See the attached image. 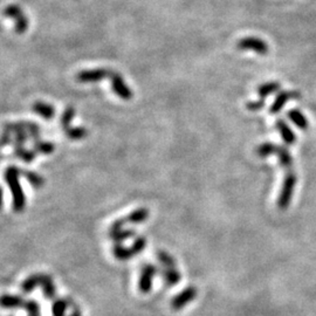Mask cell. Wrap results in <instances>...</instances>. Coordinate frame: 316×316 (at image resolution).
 Instances as JSON below:
<instances>
[{"label": "cell", "instance_id": "1", "mask_svg": "<svg viewBox=\"0 0 316 316\" xmlns=\"http://www.w3.org/2000/svg\"><path fill=\"white\" fill-rule=\"evenodd\" d=\"M21 175V171L17 168H9L5 172V180L9 184V187L12 192L13 197V210L15 212H21L25 209L26 198L22 191V187L19 183V176Z\"/></svg>", "mask_w": 316, "mask_h": 316}, {"label": "cell", "instance_id": "2", "mask_svg": "<svg viewBox=\"0 0 316 316\" xmlns=\"http://www.w3.org/2000/svg\"><path fill=\"white\" fill-rule=\"evenodd\" d=\"M296 182H298V177L294 171H288L287 175L285 176V179L282 182V187H281L279 198H277V206L281 210L288 209L291 205L293 195H294V190L296 186Z\"/></svg>", "mask_w": 316, "mask_h": 316}, {"label": "cell", "instance_id": "3", "mask_svg": "<svg viewBox=\"0 0 316 316\" xmlns=\"http://www.w3.org/2000/svg\"><path fill=\"white\" fill-rule=\"evenodd\" d=\"M237 47L240 51H253L259 55H266L269 52L268 44L257 37H246L238 41Z\"/></svg>", "mask_w": 316, "mask_h": 316}, {"label": "cell", "instance_id": "4", "mask_svg": "<svg viewBox=\"0 0 316 316\" xmlns=\"http://www.w3.org/2000/svg\"><path fill=\"white\" fill-rule=\"evenodd\" d=\"M158 273V268L151 264H146L142 267L140 280H138V290L143 294L151 292L153 285V277Z\"/></svg>", "mask_w": 316, "mask_h": 316}, {"label": "cell", "instance_id": "5", "mask_svg": "<svg viewBox=\"0 0 316 316\" xmlns=\"http://www.w3.org/2000/svg\"><path fill=\"white\" fill-rule=\"evenodd\" d=\"M4 14L11 19H13L15 21V30L18 33H24L28 28V20H27L26 15L19 6L9 5L5 9V11H4Z\"/></svg>", "mask_w": 316, "mask_h": 316}, {"label": "cell", "instance_id": "6", "mask_svg": "<svg viewBox=\"0 0 316 316\" xmlns=\"http://www.w3.org/2000/svg\"><path fill=\"white\" fill-rule=\"evenodd\" d=\"M301 98V92L299 90H282L279 91V94L276 95L274 101H273L271 108H269V113L272 115L279 114L282 108L287 105V102L291 99H300Z\"/></svg>", "mask_w": 316, "mask_h": 316}, {"label": "cell", "instance_id": "7", "mask_svg": "<svg viewBox=\"0 0 316 316\" xmlns=\"http://www.w3.org/2000/svg\"><path fill=\"white\" fill-rule=\"evenodd\" d=\"M197 288L195 286H188L185 288L184 291H182L179 294H177L175 298L171 300V307L172 309L175 310H180L182 308L186 306L187 303H190L194 301V300L197 298Z\"/></svg>", "mask_w": 316, "mask_h": 316}, {"label": "cell", "instance_id": "8", "mask_svg": "<svg viewBox=\"0 0 316 316\" xmlns=\"http://www.w3.org/2000/svg\"><path fill=\"white\" fill-rule=\"evenodd\" d=\"M114 73L108 71V69L98 68L91 69V71H83L76 75V80L81 83H90V82H98V81L107 78H111Z\"/></svg>", "mask_w": 316, "mask_h": 316}, {"label": "cell", "instance_id": "9", "mask_svg": "<svg viewBox=\"0 0 316 316\" xmlns=\"http://www.w3.org/2000/svg\"><path fill=\"white\" fill-rule=\"evenodd\" d=\"M111 87H113L114 92L118 98L123 100H130L133 98L132 89L127 86L125 81L117 73H114L113 76H111Z\"/></svg>", "mask_w": 316, "mask_h": 316}, {"label": "cell", "instance_id": "10", "mask_svg": "<svg viewBox=\"0 0 316 316\" xmlns=\"http://www.w3.org/2000/svg\"><path fill=\"white\" fill-rule=\"evenodd\" d=\"M25 303L26 300L19 295H0V308L3 309H20V308H24Z\"/></svg>", "mask_w": 316, "mask_h": 316}, {"label": "cell", "instance_id": "11", "mask_svg": "<svg viewBox=\"0 0 316 316\" xmlns=\"http://www.w3.org/2000/svg\"><path fill=\"white\" fill-rule=\"evenodd\" d=\"M275 127L277 132L281 135V137H282L285 143L288 145H293L296 143V135L291 129V127L287 124L286 121H283L282 118H279L275 123Z\"/></svg>", "mask_w": 316, "mask_h": 316}, {"label": "cell", "instance_id": "12", "mask_svg": "<svg viewBox=\"0 0 316 316\" xmlns=\"http://www.w3.org/2000/svg\"><path fill=\"white\" fill-rule=\"evenodd\" d=\"M287 117L291 119L292 123H294L300 130H303V132H306L308 127H309V122H308L307 117L304 116V114L301 110L298 109V108H293V109L288 110Z\"/></svg>", "mask_w": 316, "mask_h": 316}, {"label": "cell", "instance_id": "13", "mask_svg": "<svg viewBox=\"0 0 316 316\" xmlns=\"http://www.w3.org/2000/svg\"><path fill=\"white\" fill-rule=\"evenodd\" d=\"M46 277V274H33L27 277L24 280V282L21 283V291L25 293V294H28V293H32L37 287L42 286V282H44Z\"/></svg>", "mask_w": 316, "mask_h": 316}, {"label": "cell", "instance_id": "14", "mask_svg": "<svg viewBox=\"0 0 316 316\" xmlns=\"http://www.w3.org/2000/svg\"><path fill=\"white\" fill-rule=\"evenodd\" d=\"M150 212L145 207H140V209L133 211L129 215H127L124 220L127 224H142L146 219L149 218Z\"/></svg>", "mask_w": 316, "mask_h": 316}, {"label": "cell", "instance_id": "15", "mask_svg": "<svg viewBox=\"0 0 316 316\" xmlns=\"http://www.w3.org/2000/svg\"><path fill=\"white\" fill-rule=\"evenodd\" d=\"M281 89V84L279 81H269V82L263 83L261 86L258 88V95H259L260 99H265L271 96L272 94H275V92L280 91Z\"/></svg>", "mask_w": 316, "mask_h": 316}, {"label": "cell", "instance_id": "16", "mask_svg": "<svg viewBox=\"0 0 316 316\" xmlns=\"http://www.w3.org/2000/svg\"><path fill=\"white\" fill-rule=\"evenodd\" d=\"M167 286H175L182 280V274L176 268H163L160 272Z\"/></svg>", "mask_w": 316, "mask_h": 316}, {"label": "cell", "instance_id": "17", "mask_svg": "<svg viewBox=\"0 0 316 316\" xmlns=\"http://www.w3.org/2000/svg\"><path fill=\"white\" fill-rule=\"evenodd\" d=\"M276 156H277V160H279V163L281 165V168L282 169L290 170V169L293 167V163H294V161H293V157L291 155V152L288 151V150L285 148V146L279 145Z\"/></svg>", "mask_w": 316, "mask_h": 316}, {"label": "cell", "instance_id": "18", "mask_svg": "<svg viewBox=\"0 0 316 316\" xmlns=\"http://www.w3.org/2000/svg\"><path fill=\"white\" fill-rule=\"evenodd\" d=\"M135 234H136V232H135V230H132V229H121L117 231H109V238L114 242H116V244L117 242L121 244V241H124L127 240V239L135 237Z\"/></svg>", "mask_w": 316, "mask_h": 316}, {"label": "cell", "instance_id": "19", "mask_svg": "<svg viewBox=\"0 0 316 316\" xmlns=\"http://www.w3.org/2000/svg\"><path fill=\"white\" fill-rule=\"evenodd\" d=\"M113 254H114V257L119 261H128L129 259H132V258L134 257L130 247H124V246H122L119 242H117V244H115L113 246Z\"/></svg>", "mask_w": 316, "mask_h": 316}, {"label": "cell", "instance_id": "20", "mask_svg": "<svg viewBox=\"0 0 316 316\" xmlns=\"http://www.w3.org/2000/svg\"><path fill=\"white\" fill-rule=\"evenodd\" d=\"M33 110L36 111L38 115H40L46 119H51L54 116V108L45 102H37L34 103Z\"/></svg>", "mask_w": 316, "mask_h": 316}, {"label": "cell", "instance_id": "21", "mask_svg": "<svg viewBox=\"0 0 316 316\" xmlns=\"http://www.w3.org/2000/svg\"><path fill=\"white\" fill-rule=\"evenodd\" d=\"M41 288H42V293H44V296L46 299L52 300L55 298L56 288H55V285H54L53 282L52 276L46 275L44 282H42Z\"/></svg>", "mask_w": 316, "mask_h": 316}, {"label": "cell", "instance_id": "22", "mask_svg": "<svg viewBox=\"0 0 316 316\" xmlns=\"http://www.w3.org/2000/svg\"><path fill=\"white\" fill-rule=\"evenodd\" d=\"M277 149H279V145L274 144V143H269V142H267V143H263V144H260L259 146H258V148L256 149V153L259 157L265 158V157H268L271 155H276Z\"/></svg>", "mask_w": 316, "mask_h": 316}, {"label": "cell", "instance_id": "23", "mask_svg": "<svg viewBox=\"0 0 316 316\" xmlns=\"http://www.w3.org/2000/svg\"><path fill=\"white\" fill-rule=\"evenodd\" d=\"M157 259L160 263L164 266V268H176V260L171 254H169L165 250H158L157 252Z\"/></svg>", "mask_w": 316, "mask_h": 316}, {"label": "cell", "instance_id": "24", "mask_svg": "<svg viewBox=\"0 0 316 316\" xmlns=\"http://www.w3.org/2000/svg\"><path fill=\"white\" fill-rule=\"evenodd\" d=\"M68 308V301L65 299H57L54 301L52 306L53 316H65Z\"/></svg>", "mask_w": 316, "mask_h": 316}, {"label": "cell", "instance_id": "25", "mask_svg": "<svg viewBox=\"0 0 316 316\" xmlns=\"http://www.w3.org/2000/svg\"><path fill=\"white\" fill-rule=\"evenodd\" d=\"M145 247H146V238L143 236H140L135 238L133 245L130 246V249H132L134 257H136L138 254L143 252Z\"/></svg>", "mask_w": 316, "mask_h": 316}, {"label": "cell", "instance_id": "26", "mask_svg": "<svg viewBox=\"0 0 316 316\" xmlns=\"http://www.w3.org/2000/svg\"><path fill=\"white\" fill-rule=\"evenodd\" d=\"M22 173H24V177L25 178L28 180V182L33 185L34 187H37V188H40V187H42L44 186V184H45V179L42 178L41 176H39V175H37V173H34V172H24L22 171Z\"/></svg>", "mask_w": 316, "mask_h": 316}, {"label": "cell", "instance_id": "27", "mask_svg": "<svg viewBox=\"0 0 316 316\" xmlns=\"http://www.w3.org/2000/svg\"><path fill=\"white\" fill-rule=\"evenodd\" d=\"M24 309L28 313V316H41L39 303L34 301V300H28V301H26Z\"/></svg>", "mask_w": 316, "mask_h": 316}, {"label": "cell", "instance_id": "28", "mask_svg": "<svg viewBox=\"0 0 316 316\" xmlns=\"http://www.w3.org/2000/svg\"><path fill=\"white\" fill-rule=\"evenodd\" d=\"M66 134L72 138V140H81V138H83L86 135H88V132L83 128H78V129H68Z\"/></svg>", "mask_w": 316, "mask_h": 316}, {"label": "cell", "instance_id": "29", "mask_svg": "<svg viewBox=\"0 0 316 316\" xmlns=\"http://www.w3.org/2000/svg\"><path fill=\"white\" fill-rule=\"evenodd\" d=\"M73 116H74V109H73V108H67L66 111H65L62 115V121H61V124H62L65 132H66L69 124H71Z\"/></svg>", "mask_w": 316, "mask_h": 316}, {"label": "cell", "instance_id": "30", "mask_svg": "<svg viewBox=\"0 0 316 316\" xmlns=\"http://www.w3.org/2000/svg\"><path fill=\"white\" fill-rule=\"evenodd\" d=\"M265 103H266L265 99H260L258 100V101H249L246 103V108H247L249 111H258L260 110L261 108L265 107Z\"/></svg>", "mask_w": 316, "mask_h": 316}, {"label": "cell", "instance_id": "31", "mask_svg": "<svg viewBox=\"0 0 316 316\" xmlns=\"http://www.w3.org/2000/svg\"><path fill=\"white\" fill-rule=\"evenodd\" d=\"M3 203H4V194H3L2 187H0V209L3 207Z\"/></svg>", "mask_w": 316, "mask_h": 316}, {"label": "cell", "instance_id": "32", "mask_svg": "<svg viewBox=\"0 0 316 316\" xmlns=\"http://www.w3.org/2000/svg\"><path fill=\"white\" fill-rule=\"evenodd\" d=\"M69 316H81V311H80L79 308H76V309H74V311H73V313Z\"/></svg>", "mask_w": 316, "mask_h": 316}]
</instances>
